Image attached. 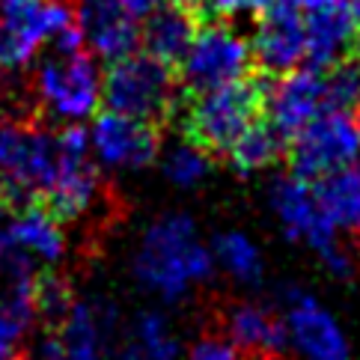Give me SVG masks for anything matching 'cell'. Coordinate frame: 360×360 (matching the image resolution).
I'll return each instance as SVG.
<instances>
[{
	"mask_svg": "<svg viewBox=\"0 0 360 360\" xmlns=\"http://www.w3.org/2000/svg\"><path fill=\"white\" fill-rule=\"evenodd\" d=\"M143 27H140V42H143L146 54L167 63V66H179L185 57L188 45L194 42L202 18L182 0H161V4L143 15Z\"/></svg>",
	"mask_w": 360,
	"mask_h": 360,
	"instance_id": "2e32d148",
	"label": "cell"
},
{
	"mask_svg": "<svg viewBox=\"0 0 360 360\" xmlns=\"http://www.w3.org/2000/svg\"><path fill=\"white\" fill-rule=\"evenodd\" d=\"M0 360H24L18 352L9 349V342H0Z\"/></svg>",
	"mask_w": 360,
	"mask_h": 360,
	"instance_id": "4dcf8cb0",
	"label": "cell"
},
{
	"mask_svg": "<svg viewBox=\"0 0 360 360\" xmlns=\"http://www.w3.org/2000/svg\"><path fill=\"white\" fill-rule=\"evenodd\" d=\"M244 354L236 349V342L224 330L202 333L188 349V360H241Z\"/></svg>",
	"mask_w": 360,
	"mask_h": 360,
	"instance_id": "4316f807",
	"label": "cell"
},
{
	"mask_svg": "<svg viewBox=\"0 0 360 360\" xmlns=\"http://www.w3.org/2000/svg\"><path fill=\"white\" fill-rule=\"evenodd\" d=\"M268 209H271L277 226L283 229V236L295 244H307L310 250L319 253L321 265L328 268L333 277H352L354 262L340 244L337 233L321 205L316 200V191L307 179L295 176V173H283L274 176L268 185Z\"/></svg>",
	"mask_w": 360,
	"mask_h": 360,
	"instance_id": "277c9868",
	"label": "cell"
},
{
	"mask_svg": "<svg viewBox=\"0 0 360 360\" xmlns=\"http://www.w3.org/2000/svg\"><path fill=\"white\" fill-rule=\"evenodd\" d=\"M325 110V69H289L271 84L265 98V120L286 137V143Z\"/></svg>",
	"mask_w": 360,
	"mask_h": 360,
	"instance_id": "7c38bea8",
	"label": "cell"
},
{
	"mask_svg": "<svg viewBox=\"0 0 360 360\" xmlns=\"http://www.w3.org/2000/svg\"><path fill=\"white\" fill-rule=\"evenodd\" d=\"M283 152H286V137L268 120H256L238 134L236 143L226 149V155H229V164H233L236 173L253 176V173L265 170V167H271Z\"/></svg>",
	"mask_w": 360,
	"mask_h": 360,
	"instance_id": "7402d4cb",
	"label": "cell"
},
{
	"mask_svg": "<svg viewBox=\"0 0 360 360\" xmlns=\"http://www.w3.org/2000/svg\"><path fill=\"white\" fill-rule=\"evenodd\" d=\"M75 21L69 0H4L0 4V63L24 69L45 42Z\"/></svg>",
	"mask_w": 360,
	"mask_h": 360,
	"instance_id": "9c48e42d",
	"label": "cell"
},
{
	"mask_svg": "<svg viewBox=\"0 0 360 360\" xmlns=\"http://www.w3.org/2000/svg\"><path fill=\"white\" fill-rule=\"evenodd\" d=\"M271 84L274 75L253 66L238 81L205 93H191L182 117L185 140L197 143L209 155H226V149L236 143L244 128L262 117Z\"/></svg>",
	"mask_w": 360,
	"mask_h": 360,
	"instance_id": "7a4b0ae2",
	"label": "cell"
},
{
	"mask_svg": "<svg viewBox=\"0 0 360 360\" xmlns=\"http://www.w3.org/2000/svg\"><path fill=\"white\" fill-rule=\"evenodd\" d=\"M316 200L328 221L337 229L360 226V167L345 164L340 170L316 179Z\"/></svg>",
	"mask_w": 360,
	"mask_h": 360,
	"instance_id": "ffe728a7",
	"label": "cell"
},
{
	"mask_svg": "<svg viewBox=\"0 0 360 360\" xmlns=\"http://www.w3.org/2000/svg\"><path fill=\"white\" fill-rule=\"evenodd\" d=\"M221 330L236 342V349L241 354L271 360L286 352V328H283V319L265 304L238 301L233 307H226Z\"/></svg>",
	"mask_w": 360,
	"mask_h": 360,
	"instance_id": "9a60e30c",
	"label": "cell"
},
{
	"mask_svg": "<svg viewBox=\"0 0 360 360\" xmlns=\"http://www.w3.org/2000/svg\"><path fill=\"white\" fill-rule=\"evenodd\" d=\"M158 4H161V0H125V6L131 9V15H134V18H143L146 12H152Z\"/></svg>",
	"mask_w": 360,
	"mask_h": 360,
	"instance_id": "f1b7e54d",
	"label": "cell"
},
{
	"mask_svg": "<svg viewBox=\"0 0 360 360\" xmlns=\"http://www.w3.org/2000/svg\"><path fill=\"white\" fill-rule=\"evenodd\" d=\"M357 233H360V226H357Z\"/></svg>",
	"mask_w": 360,
	"mask_h": 360,
	"instance_id": "e575fe53",
	"label": "cell"
},
{
	"mask_svg": "<svg viewBox=\"0 0 360 360\" xmlns=\"http://www.w3.org/2000/svg\"><path fill=\"white\" fill-rule=\"evenodd\" d=\"M117 307L110 301L78 304L54 330L66 360H105V345L117 330Z\"/></svg>",
	"mask_w": 360,
	"mask_h": 360,
	"instance_id": "e0dca14e",
	"label": "cell"
},
{
	"mask_svg": "<svg viewBox=\"0 0 360 360\" xmlns=\"http://www.w3.org/2000/svg\"><path fill=\"white\" fill-rule=\"evenodd\" d=\"M72 307H75V292L66 277L51 271V268L33 274V316H39L51 330L63 325V319L69 316Z\"/></svg>",
	"mask_w": 360,
	"mask_h": 360,
	"instance_id": "603a6c76",
	"label": "cell"
},
{
	"mask_svg": "<svg viewBox=\"0 0 360 360\" xmlns=\"http://www.w3.org/2000/svg\"><path fill=\"white\" fill-rule=\"evenodd\" d=\"M0 66H4V63H0Z\"/></svg>",
	"mask_w": 360,
	"mask_h": 360,
	"instance_id": "d590c367",
	"label": "cell"
},
{
	"mask_svg": "<svg viewBox=\"0 0 360 360\" xmlns=\"http://www.w3.org/2000/svg\"><path fill=\"white\" fill-rule=\"evenodd\" d=\"M354 110H357V120H354V122H357V131H360V101L354 105Z\"/></svg>",
	"mask_w": 360,
	"mask_h": 360,
	"instance_id": "d6a6232c",
	"label": "cell"
},
{
	"mask_svg": "<svg viewBox=\"0 0 360 360\" xmlns=\"http://www.w3.org/2000/svg\"><path fill=\"white\" fill-rule=\"evenodd\" d=\"M117 360H149V357H146V354H143V352H140V349H137V345L131 342V345H125V349H122V352L117 354Z\"/></svg>",
	"mask_w": 360,
	"mask_h": 360,
	"instance_id": "f546056e",
	"label": "cell"
},
{
	"mask_svg": "<svg viewBox=\"0 0 360 360\" xmlns=\"http://www.w3.org/2000/svg\"><path fill=\"white\" fill-rule=\"evenodd\" d=\"M253 66L268 75H283L304 60V21L298 0H274L259 9L250 39Z\"/></svg>",
	"mask_w": 360,
	"mask_h": 360,
	"instance_id": "30bf717a",
	"label": "cell"
},
{
	"mask_svg": "<svg viewBox=\"0 0 360 360\" xmlns=\"http://www.w3.org/2000/svg\"><path fill=\"white\" fill-rule=\"evenodd\" d=\"M286 352L298 360H352V342L342 321L319 298L295 286L283 289Z\"/></svg>",
	"mask_w": 360,
	"mask_h": 360,
	"instance_id": "ba28073f",
	"label": "cell"
},
{
	"mask_svg": "<svg viewBox=\"0 0 360 360\" xmlns=\"http://www.w3.org/2000/svg\"><path fill=\"white\" fill-rule=\"evenodd\" d=\"M209 170H212V155L202 152L197 143H191V140L173 146L164 155V176L179 188H197L209 176Z\"/></svg>",
	"mask_w": 360,
	"mask_h": 360,
	"instance_id": "d4e9b609",
	"label": "cell"
},
{
	"mask_svg": "<svg viewBox=\"0 0 360 360\" xmlns=\"http://www.w3.org/2000/svg\"><path fill=\"white\" fill-rule=\"evenodd\" d=\"M304 4H310V0H298V6H304Z\"/></svg>",
	"mask_w": 360,
	"mask_h": 360,
	"instance_id": "836d02e7",
	"label": "cell"
},
{
	"mask_svg": "<svg viewBox=\"0 0 360 360\" xmlns=\"http://www.w3.org/2000/svg\"><path fill=\"white\" fill-rule=\"evenodd\" d=\"M101 98L108 110L164 128V122L182 105V86H179V75L173 66L152 54L131 51L120 60H110L105 84H101Z\"/></svg>",
	"mask_w": 360,
	"mask_h": 360,
	"instance_id": "3957f363",
	"label": "cell"
},
{
	"mask_svg": "<svg viewBox=\"0 0 360 360\" xmlns=\"http://www.w3.org/2000/svg\"><path fill=\"white\" fill-rule=\"evenodd\" d=\"M134 345L149 360H179L182 357V342H179L173 325L167 316L146 310L134 319Z\"/></svg>",
	"mask_w": 360,
	"mask_h": 360,
	"instance_id": "cb8c5ba5",
	"label": "cell"
},
{
	"mask_svg": "<svg viewBox=\"0 0 360 360\" xmlns=\"http://www.w3.org/2000/svg\"><path fill=\"white\" fill-rule=\"evenodd\" d=\"M212 259L214 268L238 283V286H259L262 277H265V259H262V250L248 233L241 229H226V233H217L212 238Z\"/></svg>",
	"mask_w": 360,
	"mask_h": 360,
	"instance_id": "44dd1931",
	"label": "cell"
},
{
	"mask_svg": "<svg viewBox=\"0 0 360 360\" xmlns=\"http://www.w3.org/2000/svg\"><path fill=\"white\" fill-rule=\"evenodd\" d=\"M304 21V60L313 69H328L349 57L357 42V24L345 0H310L301 6Z\"/></svg>",
	"mask_w": 360,
	"mask_h": 360,
	"instance_id": "4fadbf2b",
	"label": "cell"
},
{
	"mask_svg": "<svg viewBox=\"0 0 360 360\" xmlns=\"http://www.w3.org/2000/svg\"><path fill=\"white\" fill-rule=\"evenodd\" d=\"M33 360H66V354H63V345H60L54 330L45 333V340L39 342V349H36V357Z\"/></svg>",
	"mask_w": 360,
	"mask_h": 360,
	"instance_id": "83f0119b",
	"label": "cell"
},
{
	"mask_svg": "<svg viewBox=\"0 0 360 360\" xmlns=\"http://www.w3.org/2000/svg\"><path fill=\"white\" fill-rule=\"evenodd\" d=\"M286 149L292 173L316 182L360 158V131L349 110H321L289 140Z\"/></svg>",
	"mask_w": 360,
	"mask_h": 360,
	"instance_id": "52a82bcc",
	"label": "cell"
},
{
	"mask_svg": "<svg viewBox=\"0 0 360 360\" xmlns=\"http://www.w3.org/2000/svg\"><path fill=\"white\" fill-rule=\"evenodd\" d=\"M131 271L146 292L176 304L214 274V259L212 248L200 238L194 217L185 212H167L146 226Z\"/></svg>",
	"mask_w": 360,
	"mask_h": 360,
	"instance_id": "6da1fadb",
	"label": "cell"
},
{
	"mask_svg": "<svg viewBox=\"0 0 360 360\" xmlns=\"http://www.w3.org/2000/svg\"><path fill=\"white\" fill-rule=\"evenodd\" d=\"M89 140H93L101 164L122 167V170H140V167H149L158 158L161 125L125 117L117 110H105L96 117Z\"/></svg>",
	"mask_w": 360,
	"mask_h": 360,
	"instance_id": "8fae6325",
	"label": "cell"
},
{
	"mask_svg": "<svg viewBox=\"0 0 360 360\" xmlns=\"http://www.w3.org/2000/svg\"><path fill=\"white\" fill-rule=\"evenodd\" d=\"M33 321V268L27 253L12 248L0 262V342H15Z\"/></svg>",
	"mask_w": 360,
	"mask_h": 360,
	"instance_id": "ac0fdd59",
	"label": "cell"
},
{
	"mask_svg": "<svg viewBox=\"0 0 360 360\" xmlns=\"http://www.w3.org/2000/svg\"><path fill=\"white\" fill-rule=\"evenodd\" d=\"M12 214L15 217L6 224V238L12 248L39 256L45 262H57L66 250V238H63L57 217L42 202H30Z\"/></svg>",
	"mask_w": 360,
	"mask_h": 360,
	"instance_id": "d6986e66",
	"label": "cell"
},
{
	"mask_svg": "<svg viewBox=\"0 0 360 360\" xmlns=\"http://www.w3.org/2000/svg\"><path fill=\"white\" fill-rule=\"evenodd\" d=\"M75 21L84 42L105 60H120L140 45V27L125 0H75Z\"/></svg>",
	"mask_w": 360,
	"mask_h": 360,
	"instance_id": "5bb4252c",
	"label": "cell"
},
{
	"mask_svg": "<svg viewBox=\"0 0 360 360\" xmlns=\"http://www.w3.org/2000/svg\"><path fill=\"white\" fill-rule=\"evenodd\" d=\"M345 4H349V9H352V18H354L357 30H360V0H345Z\"/></svg>",
	"mask_w": 360,
	"mask_h": 360,
	"instance_id": "1f68e13d",
	"label": "cell"
},
{
	"mask_svg": "<svg viewBox=\"0 0 360 360\" xmlns=\"http://www.w3.org/2000/svg\"><path fill=\"white\" fill-rule=\"evenodd\" d=\"M33 96L36 110L45 117H60L66 122H78L93 117L101 101V78L96 60L84 48L78 51H51L33 72Z\"/></svg>",
	"mask_w": 360,
	"mask_h": 360,
	"instance_id": "5b68a950",
	"label": "cell"
},
{
	"mask_svg": "<svg viewBox=\"0 0 360 360\" xmlns=\"http://www.w3.org/2000/svg\"><path fill=\"white\" fill-rule=\"evenodd\" d=\"M325 75V110H352L360 101V60L354 54L337 60Z\"/></svg>",
	"mask_w": 360,
	"mask_h": 360,
	"instance_id": "484cf974",
	"label": "cell"
},
{
	"mask_svg": "<svg viewBox=\"0 0 360 360\" xmlns=\"http://www.w3.org/2000/svg\"><path fill=\"white\" fill-rule=\"evenodd\" d=\"M250 69H253L250 42L241 33H236L226 21H202L194 42L188 45L185 57L179 60L176 75L182 96H191L238 81Z\"/></svg>",
	"mask_w": 360,
	"mask_h": 360,
	"instance_id": "8992f818",
	"label": "cell"
}]
</instances>
